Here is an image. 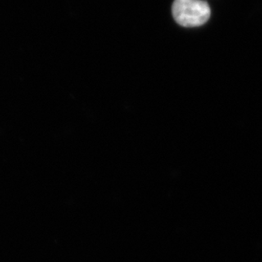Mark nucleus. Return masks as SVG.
I'll use <instances>...</instances> for the list:
<instances>
[{"mask_svg": "<svg viewBox=\"0 0 262 262\" xmlns=\"http://www.w3.org/2000/svg\"><path fill=\"white\" fill-rule=\"evenodd\" d=\"M172 14L179 25L195 28L204 25L210 17V7L203 0H174Z\"/></svg>", "mask_w": 262, "mask_h": 262, "instance_id": "obj_1", "label": "nucleus"}]
</instances>
